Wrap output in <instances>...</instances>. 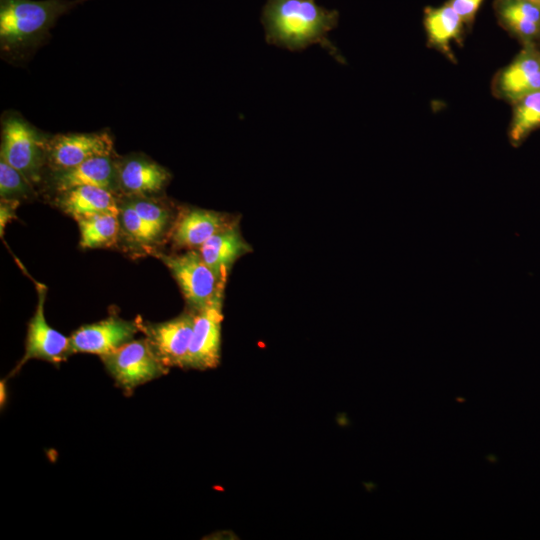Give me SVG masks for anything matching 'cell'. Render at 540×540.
<instances>
[{
    "label": "cell",
    "mask_w": 540,
    "mask_h": 540,
    "mask_svg": "<svg viewBox=\"0 0 540 540\" xmlns=\"http://www.w3.org/2000/svg\"><path fill=\"white\" fill-rule=\"evenodd\" d=\"M338 21L337 10L322 7L315 0H266L261 12L268 44L294 52L317 44L344 63L342 54L328 38Z\"/></svg>",
    "instance_id": "obj_1"
},
{
    "label": "cell",
    "mask_w": 540,
    "mask_h": 540,
    "mask_svg": "<svg viewBox=\"0 0 540 540\" xmlns=\"http://www.w3.org/2000/svg\"><path fill=\"white\" fill-rule=\"evenodd\" d=\"M87 0H0L2 54L20 59L49 36L57 20Z\"/></svg>",
    "instance_id": "obj_2"
},
{
    "label": "cell",
    "mask_w": 540,
    "mask_h": 540,
    "mask_svg": "<svg viewBox=\"0 0 540 540\" xmlns=\"http://www.w3.org/2000/svg\"><path fill=\"white\" fill-rule=\"evenodd\" d=\"M50 138L19 113L6 112L1 120V159L35 184L47 163Z\"/></svg>",
    "instance_id": "obj_3"
},
{
    "label": "cell",
    "mask_w": 540,
    "mask_h": 540,
    "mask_svg": "<svg viewBox=\"0 0 540 540\" xmlns=\"http://www.w3.org/2000/svg\"><path fill=\"white\" fill-rule=\"evenodd\" d=\"M115 384L126 393L167 373L145 337L131 340L114 351L101 356Z\"/></svg>",
    "instance_id": "obj_4"
},
{
    "label": "cell",
    "mask_w": 540,
    "mask_h": 540,
    "mask_svg": "<svg viewBox=\"0 0 540 540\" xmlns=\"http://www.w3.org/2000/svg\"><path fill=\"white\" fill-rule=\"evenodd\" d=\"M177 281L180 290L190 307L199 310L208 305L225 286L204 262L196 249L182 254L160 255Z\"/></svg>",
    "instance_id": "obj_5"
},
{
    "label": "cell",
    "mask_w": 540,
    "mask_h": 540,
    "mask_svg": "<svg viewBox=\"0 0 540 540\" xmlns=\"http://www.w3.org/2000/svg\"><path fill=\"white\" fill-rule=\"evenodd\" d=\"M224 292L208 305L194 310V325L185 368L206 370L215 368L221 356V324Z\"/></svg>",
    "instance_id": "obj_6"
},
{
    "label": "cell",
    "mask_w": 540,
    "mask_h": 540,
    "mask_svg": "<svg viewBox=\"0 0 540 540\" xmlns=\"http://www.w3.org/2000/svg\"><path fill=\"white\" fill-rule=\"evenodd\" d=\"M38 303L27 329L25 353L9 376L17 373L30 359H40L53 364L65 361L71 353L70 337L52 328L44 315L46 287L36 283Z\"/></svg>",
    "instance_id": "obj_7"
},
{
    "label": "cell",
    "mask_w": 540,
    "mask_h": 540,
    "mask_svg": "<svg viewBox=\"0 0 540 540\" xmlns=\"http://www.w3.org/2000/svg\"><path fill=\"white\" fill-rule=\"evenodd\" d=\"M195 311L161 323L141 324V330L151 344L155 354L168 369L185 368L191 342Z\"/></svg>",
    "instance_id": "obj_8"
},
{
    "label": "cell",
    "mask_w": 540,
    "mask_h": 540,
    "mask_svg": "<svg viewBox=\"0 0 540 540\" xmlns=\"http://www.w3.org/2000/svg\"><path fill=\"white\" fill-rule=\"evenodd\" d=\"M112 152L113 140L108 132L57 134L49 140L47 164L52 171L68 169Z\"/></svg>",
    "instance_id": "obj_9"
},
{
    "label": "cell",
    "mask_w": 540,
    "mask_h": 540,
    "mask_svg": "<svg viewBox=\"0 0 540 540\" xmlns=\"http://www.w3.org/2000/svg\"><path fill=\"white\" fill-rule=\"evenodd\" d=\"M493 87L499 98L511 103L540 91V47L523 44L513 60L498 72Z\"/></svg>",
    "instance_id": "obj_10"
},
{
    "label": "cell",
    "mask_w": 540,
    "mask_h": 540,
    "mask_svg": "<svg viewBox=\"0 0 540 540\" xmlns=\"http://www.w3.org/2000/svg\"><path fill=\"white\" fill-rule=\"evenodd\" d=\"M141 324L117 317L83 325L70 336L71 353H89L100 357L133 340Z\"/></svg>",
    "instance_id": "obj_11"
},
{
    "label": "cell",
    "mask_w": 540,
    "mask_h": 540,
    "mask_svg": "<svg viewBox=\"0 0 540 540\" xmlns=\"http://www.w3.org/2000/svg\"><path fill=\"white\" fill-rule=\"evenodd\" d=\"M117 162L118 188L130 197L160 192L169 182V171L142 155H130Z\"/></svg>",
    "instance_id": "obj_12"
},
{
    "label": "cell",
    "mask_w": 540,
    "mask_h": 540,
    "mask_svg": "<svg viewBox=\"0 0 540 540\" xmlns=\"http://www.w3.org/2000/svg\"><path fill=\"white\" fill-rule=\"evenodd\" d=\"M197 250L220 283L226 285L234 263L242 256L252 252L253 249L242 236L239 223L236 220L210 237Z\"/></svg>",
    "instance_id": "obj_13"
},
{
    "label": "cell",
    "mask_w": 540,
    "mask_h": 540,
    "mask_svg": "<svg viewBox=\"0 0 540 540\" xmlns=\"http://www.w3.org/2000/svg\"><path fill=\"white\" fill-rule=\"evenodd\" d=\"M52 172V183L59 193L78 186L119 190L117 162L111 155L95 156L75 167Z\"/></svg>",
    "instance_id": "obj_14"
},
{
    "label": "cell",
    "mask_w": 540,
    "mask_h": 540,
    "mask_svg": "<svg viewBox=\"0 0 540 540\" xmlns=\"http://www.w3.org/2000/svg\"><path fill=\"white\" fill-rule=\"evenodd\" d=\"M235 221L213 210L187 208L178 216L171 239L178 247L197 250L210 237Z\"/></svg>",
    "instance_id": "obj_15"
},
{
    "label": "cell",
    "mask_w": 540,
    "mask_h": 540,
    "mask_svg": "<svg viewBox=\"0 0 540 540\" xmlns=\"http://www.w3.org/2000/svg\"><path fill=\"white\" fill-rule=\"evenodd\" d=\"M502 27L523 44L540 47V8L527 0H495Z\"/></svg>",
    "instance_id": "obj_16"
},
{
    "label": "cell",
    "mask_w": 540,
    "mask_h": 540,
    "mask_svg": "<svg viewBox=\"0 0 540 540\" xmlns=\"http://www.w3.org/2000/svg\"><path fill=\"white\" fill-rule=\"evenodd\" d=\"M59 207L76 220L97 214H120L114 192L96 186H78L60 193Z\"/></svg>",
    "instance_id": "obj_17"
},
{
    "label": "cell",
    "mask_w": 540,
    "mask_h": 540,
    "mask_svg": "<svg viewBox=\"0 0 540 540\" xmlns=\"http://www.w3.org/2000/svg\"><path fill=\"white\" fill-rule=\"evenodd\" d=\"M423 24L429 44L451 57V43L460 38L465 25L455 10L448 2L439 7H427Z\"/></svg>",
    "instance_id": "obj_18"
},
{
    "label": "cell",
    "mask_w": 540,
    "mask_h": 540,
    "mask_svg": "<svg viewBox=\"0 0 540 540\" xmlns=\"http://www.w3.org/2000/svg\"><path fill=\"white\" fill-rule=\"evenodd\" d=\"M508 138L512 146H520L540 128V91L527 94L513 103Z\"/></svg>",
    "instance_id": "obj_19"
},
{
    "label": "cell",
    "mask_w": 540,
    "mask_h": 540,
    "mask_svg": "<svg viewBox=\"0 0 540 540\" xmlns=\"http://www.w3.org/2000/svg\"><path fill=\"white\" fill-rule=\"evenodd\" d=\"M77 221L83 248L109 247L116 242L120 230L119 215L97 214Z\"/></svg>",
    "instance_id": "obj_20"
},
{
    "label": "cell",
    "mask_w": 540,
    "mask_h": 540,
    "mask_svg": "<svg viewBox=\"0 0 540 540\" xmlns=\"http://www.w3.org/2000/svg\"><path fill=\"white\" fill-rule=\"evenodd\" d=\"M31 183L17 169L0 159V196L4 200L27 198L32 194Z\"/></svg>",
    "instance_id": "obj_21"
},
{
    "label": "cell",
    "mask_w": 540,
    "mask_h": 540,
    "mask_svg": "<svg viewBox=\"0 0 540 540\" xmlns=\"http://www.w3.org/2000/svg\"><path fill=\"white\" fill-rule=\"evenodd\" d=\"M119 217L128 235L139 243L150 244L161 235L146 223L127 202L120 205Z\"/></svg>",
    "instance_id": "obj_22"
},
{
    "label": "cell",
    "mask_w": 540,
    "mask_h": 540,
    "mask_svg": "<svg viewBox=\"0 0 540 540\" xmlns=\"http://www.w3.org/2000/svg\"><path fill=\"white\" fill-rule=\"evenodd\" d=\"M127 203L137 212V214L151 227L162 233L169 222L168 210L144 197H135Z\"/></svg>",
    "instance_id": "obj_23"
},
{
    "label": "cell",
    "mask_w": 540,
    "mask_h": 540,
    "mask_svg": "<svg viewBox=\"0 0 540 540\" xmlns=\"http://www.w3.org/2000/svg\"><path fill=\"white\" fill-rule=\"evenodd\" d=\"M465 25H471L484 0H448Z\"/></svg>",
    "instance_id": "obj_24"
},
{
    "label": "cell",
    "mask_w": 540,
    "mask_h": 540,
    "mask_svg": "<svg viewBox=\"0 0 540 540\" xmlns=\"http://www.w3.org/2000/svg\"><path fill=\"white\" fill-rule=\"evenodd\" d=\"M18 200H4L1 199V219H0V228H1V235L3 233V228L5 227L6 223L12 219L14 210L16 206L18 205Z\"/></svg>",
    "instance_id": "obj_25"
},
{
    "label": "cell",
    "mask_w": 540,
    "mask_h": 540,
    "mask_svg": "<svg viewBox=\"0 0 540 540\" xmlns=\"http://www.w3.org/2000/svg\"><path fill=\"white\" fill-rule=\"evenodd\" d=\"M0 403L1 408H3V405H5L6 399H7V391H6V381L2 380L0 383Z\"/></svg>",
    "instance_id": "obj_26"
},
{
    "label": "cell",
    "mask_w": 540,
    "mask_h": 540,
    "mask_svg": "<svg viewBox=\"0 0 540 540\" xmlns=\"http://www.w3.org/2000/svg\"><path fill=\"white\" fill-rule=\"evenodd\" d=\"M486 458L492 463H495L497 461V458L494 455H489Z\"/></svg>",
    "instance_id": "obj_27"
},
{
    "label": "cell",
    "mask_w": 540,
    "mask_h": 540,
    "mask_svg": "<svg viewBox=\"0 0 540 540\" xmlns=\"http://www.w3.org/2000/svg\"><path fill=\"white\" fill-rule=\"evenodd\" d=\"M540 8V0H527Z\"/></svg>",
    "instance_id": "obj_28"
},
{
    "label": "cell",
    "mask_w": 540,
    "mask_h": 540,
    "mask_svg": "<svg viewBox=\"0 0 540 540\" xmlns=\"http://www.w3.org/2000/svg\"><path fill=\"white\" fill-rule=\"evenodd\" d=\"M456 400L459 401V402H464L465 401L464 398H460V397H457Z\"/></svg>",
    "instance_id": "obj_29"
}]
</instances>
